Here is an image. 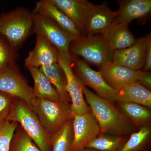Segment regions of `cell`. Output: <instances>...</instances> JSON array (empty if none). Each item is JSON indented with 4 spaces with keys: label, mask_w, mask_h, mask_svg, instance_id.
Returning <instances> with one entry per match:
<instances>
[{
    "label": "cell",
    "mask_w": 151,
    "mask_h": 151,
    "mask_svg": "<svg viewBox=\"0 0 151 151\" xmlns=\"http://www.w3.org/2000/svg\"><path fill=\"white\" fill-rule=\"evenodd\" d=\"M151 70V40L149 42L145 55V62L142 71H149Z\"/></svg>",
    "instance_id": "obj_31"
},
{
    "label": "cell",
    "mask_w": 151,
    "mask_h": 151,
    "mask_svg": "<svg viewBox=\"0 0 151 151\" xmlns=\"http://www.w3.org/2000/svg\"><path fill=\"white\" fill-rule=\"evenodd\" d=\"M16 99L0 91V121L6 119Z\"/></svg>",
    "instance_id": "obj_29"
},
{
    "label": "cell",
    "mask_w": 151,
    "mask_h": 151,
    "mask_svg": "<svg viewBox=\"0 0 151 151\" xmlns=\"http://www.w3.org/2000/svg\"><path fill=\"white\" fill-rule=\"evenodd\" d=\"M70 58L73 72L84 86L91 87L100 97L115 103L117 91L106 83L100 71L92 69L79 57L70 55Z\"/></svg>",
    "instance_id": "obj_6"
},
{
    "label": "cell",
    "mask_w": 151,
    "mask_h": 151,
    "mask_svg": "<svg viewBox=\"0 0 151 151\" xmlns=\"http://www.w3.org/2000/svg\"><path fill=\"white\" fill-rule=\"evenodd\" d=\"M35 33L45 38L60 53L70 57L69 47L76 37L63 29L56 23L47 17L32 12Z\"/></svg>",
    "instance_id": "obj_8"
},
{
    "label": "cell",
    "mask_w": 151,
    "mask_h": 151,
    "mask_svg": "<svg viewBox=\"0 0 151 151\" xmlns=\"http://www.w3.org/2000/svg\"><path fill=\"white\" fill-rule=\"evenodd\" d=\"M85 35L86 22L94 4L87 0H51Z\"/></svg>",
    "instance_id": "obj_13"
},
{
    "label": "cell",
    "mask_w": 151,
    "mask_h": 151,
    "mask_svg": "<svg viewBox=\"0 0 151 151\" xmlns=\"http://www.w3.org/2000/svg\"><path fill=\"white\" fill-rule=\"evenodd\" d=\"M36 35L35 46L24 60L25 67L40 68L58 63L57 49L42 35Z\"/></svg>",
    "instance_id": "obj_12"
},
{
    "label": "cell",
    "mask_w": 151,
    "mask_h": 151,
    "mask_svg": "<svg viewBox=\"0 0 151 151\" xmlns=\"http://www.w3.org/2000/svg\"><path fill=\"white\" fill-rule=\"evenodd\" d=\"M83 92L91 113L97 122L100 134L127 137L134 132L136 127L114 105L84 86Z\"/></svg>",
    "instance_id": "obj_1"
},
{
    "label": "cell",
    "mask_w": 151,
    "mask_h": 151,
    "mask_svg": "<svg viewBox=\"0 0 151 151\" xmlns=\"http://www.w3.org/2000/svg\"><path fill=\"white\" fill-rule=\"evenodd\" d=\"M117 108L136 128L150 125V108L137 103L117 102Z\"/></svg>",
    "instance_id": "obj_21"
},
{
    "label": "cell",
    "mask_w": 151,
    "mask_h": 151,
    "mask_svg": "<svg viewBox=\"0 0 151 151\" xmlns=\"http://www.w3.org/2000/svg\"><path fill=\"white\" fill-rule=\"evenodd\" d=\"M117 15V11L111 10L106 2L94 5L87 18L85 35L105 34L113 25Z\"/></svg>",
    "instance_id": "obj_15"
},
{
    "label": "cell",
    "mask_w": 151,
    "mask_h": 151,
    "mask_svg": "<svg viewBox=\"0 0 151 151\" xmlns=\"http://www.w3.org/2000/svg\"><path fill=\"white\" fill-rule=\"evenodd\" d=\"M6 119L18 124L41 151H52L51 135L47 132L32 108L16 99Z\"/></svg>",
    "instance_id": "obj_3"
},
{
    "label": "cell",
    "mask_w": 151,
    "mask_h": 151,
    "mask_svg": "<svg viewBox=\"0 0 151 151\" xmlns=\"http://www.w3.org/2000/svg\"><path fill=\"white\" fill-rule=\"evenodd\" d=\"M104 80L116 91L138 81L142 70H132L111 62L100 68Z\"/></svg>",
    "instance_id": "obj_14"
},
{
    "label": "cell",
    "mask_w": 151,
    "mask_h": 151,
    "mask_svg": "<svg viewBox=\"0 0 151 151\" xmlns=\"http://www.w3.org/2000/svg\"><path fill=\"white\" fill-rule=\"evenodd\" d=\"M0 91L23 100L31 107L37 98L16 64L0 73Z\"/></svg>",
    "instance_id": "obj_7"
},
{
    "label": "cell",
    "mask_w": 151,
    "mask_h": 151,
    "mask_svg": "<svg viewBox=\"0 0 151 151\" xmlns=\"http://www.w3.org/2000/svg\"><path fill=\"white\" fill-rule=\"evenodd\" d=\"M128 139L126 137L100 134L89 142L85 148L99 151H119Z\"/></svg>",
    "instance_id": "obj_24"
},
{
    "label": "cell",
    "mask_w": 151,
    "mask_h": 151,
    "mask_svg": "<svg viewBox=\"0 0 151 151\" xmlns=\"http://www.w3.org/2000/svg\"><path fill=\"white\" fill-rule=\"evenodd\" d=\"M39 68L54 86L62 101L70 104V98L67 90L66 76L59 63H57Z\"/></svg>",
    "instance_id": "obj_22"
},
{
    "label": "cell",
    "mask_w": 151,
    "mask_h": 151,
    "mask_svg": "<svg viewBox=\"0 0 151 151\" xmlns=\"http://www.w3.org/2000/svg\"><path fill=\"white\" fill-rule=\"evenodd\" d=\"M150 125L133 132L119 151H149L151 146Z\"/></svg>",
    "instance_id": "obj_23"
},
{
    "label": "cell",
    "mask_w": 151,
    "mask_h": 151,
    "mask_svg": "<svg viewBox=\"0 0 151 151\" xmlns=\"http://www.w3.org/2000/svg\"><path fill=\"white\" fill-rule=\"evenodd\" d=\"M9 151H41L19 125L12 139Z\"/></svg>",
    "instance_id": "obj_26"
},
{
    "label": "cell",
    "mask_w": 151,
    "mask_h": 151,
    "mask_svg": "<svg viewBox=\"0 0 151 151\" xmlns=\"http://www.w3.org/2000/svg\"><path fill=\"white\" fill-rule=\"evenodd\" d=\"M104 35L112 52L130 47L137 40L127 24L112 25Z\"/></svg>",
    "instance_id": "obj_18"
},
{
    "label": "cell",
    "mask_w": 151,
    "mask_h": 151,
    "mask_svg": "<svg viewBox=\"0 0 151 151\" xmlns=\"http://www.w3.org/2000/svg\"><path fill=\"white\" fill-rule=\"evenodd\" d=\"M151 40L150 33L137 39L135 43L130 47L113 51L112 62L132 70H142L147 47Z\"/></svg>",
    "instance_id": "obj_11"
},
{
    "label": "cell",
    "mask_w": 151,
    "mask_h": 151,
    "mask_svg": "<svg viewBox=\"0 0 151 151\" xmlns=\"http://www.w3.org/2000/svg\"><path fill=\"white\" fill-rule=\"evenodd\" d=\"M27 69L33 80L32 88L36 97L63 102L54 86L39 68H30Z\"/></svg>",
    "instance_id": "obj_20"
},
{
    "label": "cell",
    "mask_w": 151,
    "mask_h": 151,
    "mask_svg": "<svg viewBox=\"0 0 151 151\" xmlns=\"http://www.w3.org/2000/svg\"><path fill=\"white\" fill-rule=\"evenodd\" d=\"M35 33L32 12L19 7L0 16V36L18 51Z\"/></svg>",
    "instance_id": "obj_2"
},
{
    "label": "cell",
    "mask_w": 151,
    "mask_h": 151,
    "mask_svg": "<svg viewBox=\"0 0 151 151\" xmlns=\"http://www.w3.org/2000/svg\"><path fill=\"white\" fill-rule=\"evenodd\" d=\"M69 52L70 55L82 58L100 68L112 62V52L104 35H82L76 38L70 43Z\"/></svg>",
    "instance_id": "obj_4"
},
{
    "label": "cell",
    "mask_w": 151,
    "mask_h": 151,
    "mask_svg": "<svg viewBox=\"0 0 151 151\" xmlns=\"http://www.w3.org/2000/svg\"><path fill=\"white\" fill-rule=\"evenodd\" d=\"M58 63L62 67L66 76L67 90L70 100V108L73 115H82L91 112L84 98V84L73 72L70 58L58 52Z\"/></svg>",
    "instance_id": "obj_9"
},
{
    "label": "cell",
    "mask_w": 151,
    "mask_h": 151,
    "mask_svg": "<svg viewBox=\"0 0 151 151\" xmlns=\"http://www.w3.org/2000/svg\"><path fill=\"white\" fill-rule=\"evenodd\" d=\"M32 108L44 128L50 135L57 132L73 117L70 104L62 101L37 97Z\"/></svg>",
    "instance_id": "obj_5"
},
{
    "label": "cell",
    "mask_w": 151,
    "mask_h": 151,
    "mask_svg": "<svg viewBox=\"0 0 151 151\" xmlns=\"http://www.w3.org/2000/svg\"><path fill=\"white\" fill-rule=\"evenodd\" d=\"M137 81L144 87L151 90V71H144L142 70Z\"/></svg>",
    "instance_id": "obj_30"
},
{
    "label": "cell",
    "mask_w": 151,
    "mask_h": 151,
    "mask_svg": "<svg viewBox=\"0 0 151 151\" xmlns=\"http://www.w3.org/2000/svg\"><path fill=\"white\" fill-rule=\"evenodd\" d=\"M73 139L70 151H79L100 134L97 121L91 112L73 115Z\"/></svg>",
    "instance_id": "obj_10"
},
{
    "label": "cell",
    "mask_w": 151,
    "mask_h": 151,
    "mask_svg": "<svg viewBox=\"0 0 151 151\" xmlns=\"http://www.w3.org/2000/svg\"><path fill=\"white\" fill-rule=\"evenodd\" d=\"M18 51L0 36V73L16 64L19 58Z\"/></svg>",
    "instance_id": "obj_27"
},
{
    "label": "cell",
    "mask_w": 151,
    "mask_h": 151,
    "mask_svg": "<svg viewBox=\"0 0 151 151\" xmlns=\"http://www.w3.org/2000/svg\"><path fill=\"white\" fill-rule=\"evenodd\" d=\"M19 124L6 119L0 121V151H9L11 144Z\"/></svg>",
    "instance_id": "obj_28"
},
{
    "label": "cell",
    "mask_w": 151,
    "mask_h": 151,
    "mask_svg": "<svg viewBox=\"0 0 151 151\" xmlns=\"http://www.w3.org/2000/svg\"><path fill=\"white\" fill-rule=\"evenodd\" d=\"M118 3L119 9L113 25H128L134 20L143 21L150 14L151 0H122Z\"/></svg>",
    "instance_id": "obj_16"
},
{
    "label": "cell",
    "mask_w": 151,
    "mask_h": 151,
    "mask_svg": "<svg viewBox=\"0 0 151 151\" xmlns=\"http://www.w3.org/2000/svg\"><path fill=\"white\" fill-rule=\"evenodd\" d=\"M32 12L51 19L66 32L76 37L83 35L70 19L52 2L51 0L37 2Z\"/></svg>",
    "instance_id": "obj_17"
},
{
    "label": "cell",
    "mask_w": 151,
    "mask_h": 151,
    "mask_svg": "<svg viewBox=\"0 0 151 151\" xmlns=\"http://www.w3.org/2000/svg\"><path fill=\"white\" fill-rule=\"evenodd\" d=\"M72 122V118L51 135L52 151H70L73 139Z\"/></svg>",
    "instance_id": "obj_25"
},
{
    "label": "cell",
    "mask_w": 151,
    "mask_h": 151,
    "mask_svg": "<svg viewBox=\"0 0 151 151\" xmlns=\"http://www.w3.org/2000/svg\"><path fill=\"white\" fill-rule=\"evenodd\" d=\"M130 102L151 108V90L138 81L125 86L117 91L116 102Z\"/></svg>",
    "instance_id": "obj_19"
},
{
    "label": "cell",
    "mask_w": 151,
    "mask_h": 151,
    "mask_svg": "<svg viewBox=\"0 0 151 151\" xmlns=\"http://www.w3.org/2000/svg\"><path fill=\"white\" fill-rule=\"evenodd\" d=\"M79 151H99L97 150H94V149L91 148H84L82 149L81 150Z\"/></svg>",
    "instance_id": "obj_32"
}]
</instances>
